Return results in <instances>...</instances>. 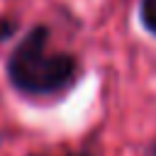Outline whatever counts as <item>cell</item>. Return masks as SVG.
Masks as SVG:
<instances>
[{
	"label": "cell",
	"instance_id": "6da1fadb",
	"mask_svg": "<svg viewBox=\"0 0 156 156\" xmlns=\"http://www.w3.org/2000/svg\"><path fill=\"white\" fill-rule=\"evenodd\" d=\"M49 29L34 27L7 58V76L15 88L44 95L61 90L76 76V61L68 54H51L46 49Z\"/></svg>",
	"mask_w": 156,
	"mask_h": 156
},
{
	"label": "cell",
	"instance_id": "7a4b0ae2",
	"mask_svg": "<svg viewBox=\"0 0 156 156\" xmlns=\"http://www.w3.org/2000/svg\"><path fill=\"white\" fill-rule=\"evenodd\" d=\"M139 17H141V24L156 34V0H141L139 5Z\"/></svg>",
	"mask_w": 156,
	"mask_h": 156
},
{
	"label": "cell",
	"instance_id": "3957f363",
	"mask_svg": "<svg viewBox=\"0 0 156 156\" xmlns=\"http://www.w3.org/2000/svg\"><path fill=\"white\" fill-rule=\"evenodd\" d=\"M12 27H15L12 22H5V20H2V22H0V39L7 37V34H12Z\"/></svg>",
	"mask_w": 156,
	"mask_h": 156
},
{
	"label": "cell",
	"instance_id": "277c9868",
	"mask_svg": "<svg viewBox=\"0 0 156 156\" xmlns=\"http://www.w3.org/2000/svg\"><path fill=\"white\" fill-rule=\"evenodd\" d=\"M154 156H156V149H154Z\"/></svg>",
	"mask_w": 156,
	"mask_h": 156
},
{
	"label": "cell",
	"instance_id": "5b68a950",
	"mask_svg": "<svg viewBox=\"0 0 156 156\" xmlns=\"http://www.w3.org/2000/svg\"><path fill=\"white\" fill-rule=\"evenodd\" d=\"M78 156H83V154H78Z\"/></svg>",
	"mask_w": 156,
	"mask_h": 156
}]
</instances>
